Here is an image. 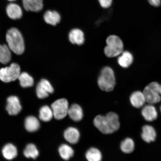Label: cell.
Instances as JSON below:
<instances>
[{
  "label": "cell",
  "mask_w": 161,
  "mask_h": 161,
  "mask_svg": "<svg viewBox=\"0 0 161 161\" xmlns=\"http://www.w3.org/2000/svg\"><path fill=\"white\" fill-rule=\"evenodd\" d=\"M149 3L153 7H158L161 5V0H148Z\"/></svg>",
  "instance_id": "obj_31"
},
{
  "label": "cell",
  "mask_w": 161,
  "mask_h": 161,
  "mask_svg": "<svg viewBox=\"0 0 161 161\" xmlns=\"http://www.w3.org/2000/svg\"><path fill=\"white\" fill-rule=\"evenodd\" d=\"M6 11L8 16L12 19H21L23 15V11L21 8L15 3L9 4L7 6Z\"/></svg>",
  "instance_id": "obj_15"
},
{
  "label": "cell",
  "mask_w": 161,
  "mask_h": 161,
  "mask_svg": "<svg viewBox=\"0 0 161 161\" xmlns=\"http://www.w3.org/2000/svg\"><path fill=\"white\" fill-rule=\"evenodd\" d=\"M68 114L71 119L75 122L81 120L83 117V110L79 105L74 104L69 108Z\"/></svg>",
  "instance_id": "obj_16"
},
{
  "label": "cell",
  "mask_w": 161,
  "mask_h": 161,
  "mask_svg": "<svg viewBox=\"0 0 161 161\" xmlns=\"http://www.w3.org/2000/svg\"><path fill=\"white\" fill-rule=\"evenodd\" d=\"M36 91L37 97L40 99H44L47 97L49 95V92L40 82L38 84Z\"/></svg>",
  "instance_id": "obj_28"
},
{
  "label": "cell",
  "mask_w": 161,
  "mask_h": 161,
  "mask_svg": "<svg viewBox=\"0 0 161 161\" xmlns=\"http://www.w3.org/2000/svg\"><path fill=\"white\" fill-rule=\"evenodd\" d=\"M60 156L63 159L68 160L74 156V151L71 147L67 144H63L58 149Z\"/></svg>",
  "instance_id": "obj_22"
},
{
  "label": "cell",
  "mask_w": 161,
  "mask_h": 161,
  "mask_svg": "<svg viewBox=\"0 0 161 161\" xmlns=\"http://www.w3.org/2000/svg\"><path fill=\"white\" fill-rule=\"evenodd\" d=\"M100 4L104 8H108L112 5V0H98Z\"/></svg>",
  "instance_id": "obj_30"
},
{
  "label": "cell",
  "mask_w": 161,
  "mask_h": 161,
  "mask_svg": "<svg viewBox=\"0 0 161 161\" xmlns=\"http://www.w3.org/2000/svg\"><path fill=\"white\" fill-rule=\"evenodd\" d=\"M44 19L46 23L55 26L59 23L61 17L59 13L55 11H47L44 15Z\"/></svg>",
  "instance_id": "obj_18"
},
{
  "label": "cell",
  "mask_w": 161,
  "mask_h": 161,
  "mask_svg": "<svg viewBox=\"0 0 161 161\" xmlns=\"http://www.w3.org/2000/svg\"><path fill=\"white\" fill-rule=\"evenodd\" d=\"M18 79L19 80L20 85L24 88L31 87L34 85L33 78L27 72L20 73Z\"/></svg>",
  "instance_id": "obj_23"
},
{
  "label": "cell",
  "mask_w": 161,
  "mask_h": 161,
  "mask_svg": "<svg viewBox=\"0 0 161 161\" xmlns=\"http://www.w3.org/2000/svg\"><path fill=\"white\" fill-rule=\"evenodd\" d=\"M107 46L104 49L105 55L111 58L119 56L123 52L124 46L122 41L118 36L112 35L107 38Z\"/></svg>",
  "instance_id": "obj_4"
},
{
  "label": "cell",
  "mask_w": 161,
  "mask_h": 161,
  "mask_svg": "<svg viewBox=\"0 0 161 161\" xmlns=\"http://www.w3.org/2000/svg\"><path fill=\"white\" fill-rule=\"evenodd\" d=\"M8 1L10 2H13L16 1V0H8Z\"/></svg>",
  "instance_id": "obj_32"
},
{
  "label": "cell",
  "mask_w": 161,
  "mask_h": 161,
  "mask_svg": "<svg viewBox=\"0 0 161 161\" xmlns=\"http://www.w3.org/2000/svg\"><path fill=\"white\" fill-rule=\"evenodd\" d=\"M141 136L143 140L147 143L154 142L157 137L156 130L152 126L145 125L142 127Z\"/></svg>",
  "instance_id": "obj_11"
},
{
  "label": "cell",
  "mask_w": 161,
  "mask_h": 161,
  "mask_svg": "<svg viewBox=\"0 0 161 161\" xmlns=\"http://www.w3.org/2000/svg\"><path fill=\"white\" fill-rule=\"evenodd\" d=\"M133 61V56L130 52L128 51L123 52L118 59L119 65L124 68L129 67Z\"/></svg>",
  "instance_id": "obj_17"
},
{
  "label": "cell",
  "mask_w": 161,
  "mask_h": 161,
  "mask_svg": "<svg viewBox=\"0 0 161 161\" xmlns=\"http://www.w3.org/2000/svg\"><path fill=\"white\" fill-rule=\"evenodd\" d=\"M69 39L70 43L78 45H81L84 43V33L78 29H74L70 31L69 34Z\"/></svg>",
  "instance_id": "obj_14"
},
{
  "label": "cell",
  "mask_w": 161,
  "mask_h": 161,
  "mask_svg": "<svg viewBox=\"0 0 161 161\" xmlns=\"http://www.w3.org/2000/svg\"><path fill=\"white\" fill-rule=\"evenodd\" d=\"M22 2L26 11L39 12L43 9V0H22Z\"/></svg>",
  "instance_id": "obj_12"
},
{
  "label": "cell",
  "mask_w": 161,
  "mask_h": 161,
  "mask_svg": "<svg viewBox=\"0 0 161 161\" xmlns=\"http://www.w3.org/2000/svg\"><path fill=\"white\" fill-rule=\"evenodd\" d=\"M135 146L133 140L131 138H127L121 143L120 148L124 153L130 154L133 152Z\"/></svg>",
  "instance_id": "obj_24"
},
{
  "label": "cell",
  "mask_w": 161,
  "mask_h": 161,
  "mask_svg": "<svg viewBox=\"0 0 161 161\" xmlns=\"http://www.w3.org/2000/svg\"><path fill=\"white\" fill-rule=\"evenodd\" d=\"M24 155L27 158H32L35 159L39 155V151L33 144H28L24 151Z\"/></svg>",
  "instance_id": "obj_27"
},
{
  "label": "cell",
  "mask_w": 161,
  "mask_h": 161,
  "mask_svg": "<svg viewBox=\"0 0 161 161\" xmlns=\"http://www.w3.org/2000/svg\"><path fill=\"white\" fill-rule=\"evenodd\" d=\"M2 153L4 157L8 160H11L17 156V148L11 143L6 144L2 150Z\"/></svg>",
  "instance_id": "obj_19"
},
{
  "label": "cell",
  "mask_w": 161,
  "mask_h": 161,
  "mask_svg": "<svg viewBox=\"0 0 161 161\" xmlns=\"http://www.w3.org/2000/svg\"><path fill=\"white\" fill-rule=\"evenodd\" d=\"M143 92L148 104H157L161 100V85L158 82H151L146 86Z\"/></svg>",
  "instance_id": "obj_5"
},
{
  "label": "cell",
  "mask_w": 161,
  "mask_h": 161,
  "mask_svg": "<svg viewBox=\"0 0 161 161\" xmlns=\"http://www.w3.org/2000/svg\"><path fill=\"white\" fill-rule=\"evenodd\" d=\"M86 157L89 161H100L102 160V156L101 153L98 149L92 147L86 152Z\"/></svg>",
  "instance_id": "obj_26"
},
{
  "label": "cell",
  "mask_w": 161,
  "mask_h": 161,
  "mask_svg": "<svg viewBox=\"0 0 161 161\" xmlns=\"http://www.w3.org/2000/svg\"><path fill=\"white\" fill-rule=\"evenodd\" d=\"M64 136L68 142L74 144L77 143L79 141L80 135L79 131L77 129L70 127L65 130Z\"/></svg>",
  "instance_id": "obj_13"
},
{
  "label": "cell",
  "mask_w": 161,
  "mask_h": 161,
  "mask_svg": "<svg viewBox=\"0 0 161 161\" xmlns=\"http://www.w3.org/2000/svg\"><path fill=\"white\" fill-rule=\"evenodd\" d=\"M51 108L53 116L56 119L61 120L65 118L68 114L69 104L65 98H60L52 104Z\"/></svg>",
  "instance_id": "obj_7"
},
{
  "label": "cell",
  "mask_w": 161,
  "mask_h": 161,
  "mask_svg": "<svg viewBox=\"0 0 161 161\" xmlns=\"http://www.w3.org/2000/svg\"><path fill=\"white\" fill-rule=\"evenodd\" d=\"M160 112H161V105L160 106Z\"/></svg>",
  "instance_id": "obj_33"
},
{
  "label": "cell",
  "mask_w": 161,
  "mask_h": 161,
  "mask_svg": "<svg viewBox=\"0 0 161 161\" xmlns=\"http://www.w3.org/2000/svg\"><path fill=\"white\" fill-rule=\"evenodd\" d=\"M142 114L145 119L148 122H152L158 117V112L153 104H148L142 107Z\"/></svg>",
  "instance_id": "obj_9"
},
{
  "label": "cell",
  "mask_w": 161,
  "mask_h": 161,
  "mask_svg": "<svg viewBox=\"0 0 161 161\" xmlns=\"http://www.w3.org/2000/svg\"><path fill=\"white\" fill-rule=\"evenodd\" d=\"M98 86L103 91L111 92L116 84L115 75L113 70L106 66L102 70L98 80Z\"/></svg>",
  "instance_id": "obj_3"
},
{
  "label": "cell",
  "mask_w": 161,
  "mask_h": 161,
  "mask_svg": "<svg viewBox=\"0 0 161 161\" xmlns=\"http://www.w3.org/2000/svg\"><path fill=\"white\" fill-rule=\"evenodd\" d=\"M26 130L29 132L36 131L39 129L40 124L39 120L34 116H29L26 118L25 121Z\"/></svg>",
  "instance_id": "obj_20"
},
{
  "label": "cell",
  "mask_w": 161,
  "mask_h": 161,
  "mask_svg": "<svg viewBox=\"0 0 161 161\" xmlns=\"http://www.w3.org/2000/svg\"><path fill=\"white\" fill-rule=\"evenodd\" d=\"M130 100L131 105L138 108H142L146 102L143 92L139 91L132 92L130 96Z\"/></svg>",
  "instance_id": "obj_10"
},
{
  "label": "cell",
  "mask_w": 161,
  "mask_h": 161,
  "mask_svg": "<svg viewBox=\"0 0 161 161\" xmlns=\"http://www.w3.org/2000/svg\"><path fill=\"white\" fill-rule=\"evenodd\" d=\"M94 126L104 134L113 133L120 128L119 117L117 114L110 112L106 116L98 115L94 119Z\"/></svg>",
  "instance_id": "obj_1"
},
{
  "label": "cell",
  "mask_w": 161,
  "mask_h": 161,
  "mask_svg": "<svg viewBox=\"0 0 161 161\" xmlns=\"http://www.w3.org/2000/svg\"><path fill=\"white\" fill-rule=\"evenodd\" d=\"M39 118L43 122H47L52 119L53 116L51 108L48 106H44L40 108L39 111Z\"/></svg>",
  "instance_id": "obj_25"
},
{
  "label": "cell",
  "mask_w": 161,
  "mask_h": 161,
  "mask_svg": "<svg viewBox=\"0 0 161 161\" xmlns=\"http://www.w3.org/2000/svg\"><path fill=\"white\" fill-rule=\"evenodd\" d=\"M44 86L49 94L53 93L54 92V88L50 82L47 80L43 79L39 82Z\"/></svg>",
  "instance_id": "obj_29"
},
{
  "label": "cell",
  "mask_w": 161,
  "mask_h": 161,
  "mask_svg": "<svg viewBox=\"0 0 161 161\" xmlns=\"http://www.w3.org/2000/svg\"><path fill=\"white\" fill-rule=\"evenodd\" d=\"M11 59V50L8 46L0 45V62L3 64H7Z\"/></svg>",
  "instance_id": "obj_21"
},
{
  "label": "cell",
  "mask_w": 161,
  "mask_h": 161,
  "mask_svg": "<svg viewBox=\"0 0 161 161\" xmlns=\"http://www.w3.org/2000/svg\"><path fill=\"white\" fill-rule=\"evenodd\" d=\"M8 46L11 51L17 55L23 54L25 50V42L23 36L19 30L12 28L6 34Z\"/></svg>",
  "instance_id": "obj_2"
},
{
  "label": "cell",
  "mask_w": 161,
  "mask_h": 161,
  "mask_svg": "<svg viewBox=\"0 0 161 161\" xmlns=\"http://www.w3.org/2000/svg\"><path fill=\"white\" fill-rule=\"evenodd\" d=\"M21 73V69L17 64L12 63L9 66L0 69V80L5 82L14 81Z\"/></svg>",
  "instance_id": "obj_6"
},
{
  "label": "cell",
  "mask_w": 161,
  "mask_h": 161,
  "mask_svg": "<svg viewBox=\"0 0 161 161\" xmlns=\"http://www.w3.org/2000/svg\"><path fill=\"white\" fill-rule=\"evenodd\" d=\"M7 104L6 106L8 113L10 115H16L21 112L22 109L19 98L15 96H11L7 100Z\"/></svg>",
  "instance_id": "obj_8"
}]
</instances>
